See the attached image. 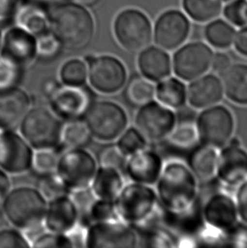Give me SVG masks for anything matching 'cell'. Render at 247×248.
Instances as JSON below:
<instances>
[{
    "label": "cell",
    "mask_w": 247,
    "mask_h": 248,
    "mask_svg": "<svg viewBox=\"0 0 247 248\" xmlns=\"http://www.w3.org/2000/svg\"><path fill=\"white\" fill-rule=\"evenodd\" d=\"M145 246L153 248H169L174 246L172 235L163 227H143Z\"/></svg>",
    "instance_id": "obj_44"
},
{
    "label": "cell",
    "mask_w": 247,
    "mask_h": 248,
    "mask_svg": "<svg viewBox=\"0 0 247 248\" xmlns=\"http://www.w3.org/2000/svg\"><path fill=\"white\" fill-rule=\"evenodd\" d=\"M161 223L171 235L191 238L202 232L205 225L201 206L198 200L181 210L170 211L161 208Z\"/></svg>",
    "instance_id": "obj_19"
},
{
    "label": "cell",
    "mask_w": 247,
    "mask_h": 248,
    "mask_svg": "<svg viewBox=\"0 0 247 248\" xmlns=\"http://www.w3.org/2000/svg\"><path fill=\"white\" fill-rule=\"evenodd\" d=\"M126 159L116 145L104 148L99 156L101 166L114 168L121 171L123 170Z\"/></svg>",
    "instance_id": "obj_48"
},
{
    "label": "cell",
    "mask_w": 247,
    "mask_h": 248,
    "mask_svg": "<svg viewBox=\"0 0 247 248\" xmlns=\"http://www.w3.org/2000/svg\"><path fill=\"white\" fill-rule=\"evenodd\" d=\"M176 123L175 112L154 99L140 106L135 116V127L147 142L167 139Z\"/></svg>",
    "instance_id": "obj_11"
},
{
    "label": "cell",
    "mask_w": 247,
    "mask_h": 248,
    "mask_svg": "<svg viewBox=\"0 0 247 248\" xmlns=\"http://www.w3.org/2000/svg\"><path fill=\"white\" fill-rule=\"evenodd\" d=\"M63 124L44 108H30L20 124V135L34 150L55 149L61 143Z\"/></svg>",
    "instance_id": "obj_5"
},
{
    "label": "cell",
    "mask_w": 247,
    "mask_h": 248,
    "mask_svg": "<svg viewBox=\"0 0 247 248\" xmlns=\"http://www.w3.org/2000/svg\"><path fill=\"white\" fill-rule=\"evenodd\" d=\"M31 247L37 248H73L70 239L66 235L51 232L38 235L34 239L33 242L31 243Z\"/></svg>",
    "instance_id": "obj_46"
},
{
    "label": "cell",
    "mask_w": 247,
    "mask_h": 248,
    "mask_svg": "<svg viewBox=\"0 0 247 248\" xmlns=\"http://www.w3.org/2000/svg\"><path fill=\"white\" fill-rule=\"evenodd\" d=\"M218 155V148L202 143L191 149L187 165L197 181H209L216 176Z\"/></svg>",
    "instance_id": "obj_26"
},
{
    "label": "cell",
    "mask_w": 247,
    "mask_h": 248,
    "mask_svg": "<svg viewBox=\"0 0 247 248\" xmlns=\"http://www.w3.org/2000/svg\"><path fill=\"white\" fill-rule=\"evenodd\" d=\"M33 148L12 130H0V169L7 174H21L32 167Z\"/></svg>",
    "instance_id": "obj_13"
},
{
    "label": "cell",
    "mask_w": 247,
    "mask_h": 248,
    "mask_svg": "<svg viewBox=\"0 0 247 248\" xmlns=\"http://www.w3.org/2000/svg\"><path fill=\"white\" fill-rule=\"evenodd\" d=\"M220 78L215 74L202 75L187 86V103L195 109H204L220 104L224 97Z\"/></svg>",
    "instance_id": "obj_22"
},
{
    "label": "cell",
    "mask_w": 247,
    "mask_h": 248,
    "mask_svg": "<svg viewBox=\"0 0 247 248\" xmlns=\"http://www.w3.org/2000/svg\"><path fill=\"white\" fill-rule=\"evenodd\" d=\"M15 20L16 26L36 37L50 31V14L38 3H22Z\"/></svg>",
    "instance_id": "obj_28"
},
{
    "label": "cell",
    "mask_w": 247,
    "mask_h": 248,
    "mask_svg": "<svg viewBox=\"0 0 247 248\" xmlns=\"http://www.w3.org/2000/svg\"><path fill=\"white\" fill-rule=\"evenodd\" d=\"M185 14L199 23L217 19L223 11L222 0H182Z\"/></svg>",
    "instance_id": "obj_31"
},
{
    "label": "cell",
    "mask_w": 247,
    "mask_h": 248,
    "mask_svg": "<svg viewBox=\"0 0 247 248\" xmlns=\"http://www.w3.org/2000/svg\"><path fill=\"white\" fill-rule=\"evenodd\" d=\"M85 120L92 138L104 142L116 141L129 124L123 107L112 101H98L91 104Z\"/></svg>",
    "instance_id": "obj_6"
},
{
    "label": "cell",
    "mask_w": 247,
    "mask_h": 248,
    "mask_svg": "<svg viewBox=\"0 0 247 248\" xmlns=\"http://www.w3.org/2000/svg\"><path fill=\"white\" fill-rule=\"evenodd\" d=\"M114 34L124 49L136 53L149 46L154 37V29L147 15L137 9H127L114 20Z\"/></svg>",
    "instance_id": "obj_9"
},
{
    "label": "cell",
    "mask_w": 247,
    "mask_h": 248,
    "mask_svg": "<svg viewBox=\"0 0 247 248\" xmlns=\"http://www.w3.org/2000/svg\"><path fill=\"white\" fill-rule=\"evenodd\" d=\"M48 202L44 223L48 232L65 235L78 225L80 215L70 196Z\"/></svg>",
    "instance_id": "obj_23"
},
{
    "label": "cell",
    "mask_w": 247,
    "mask_h": 248,
    "mask_svg": "<svg viewBox=\"0 0 247 248\" xmlns=\"http://www.w3.org/2000/svg\"><path fill=\"white\" fill-rule=\"evenodd\" d=\"M90 187L96 198L108 201H115L124 187L121 171L114 168L97 169Z\"/></svg>",
    "instance_id": "obj_29"
},
{
    "label": "cell",
    "mask_w": 247,
    "mask_h": 248,
    "mask_svg": "<svg viewBox=\"0 0 247 248\" xmlns=\"http://www.w3.org/2000/svg\"><path fill=\"white\" fill-rule=\"evenodd\" d=\"M221 77L224 96L234 104L247 106V64H231Z\"/></svg>",
    "instance_id": "obj_27"
},
{
    "label": "cell",
    "mask_w": 247,
    "mask_h": 248,
    "mask_svg": "<svg viewBox=\"0 0 247 248\" xmlns=\"http://www.w3.org/2000/svg\"><path fill=\"white\" fill-rule=\"evenodd\" d=\"M62 44L52 31L37 37V57L51 60L61 53Z\"/></svg>",
    "instance_id": "obj_42"
},
{
    "label": "cell",
    "mask_w": 247,
    "mask_h": 248,
    "mask_svg": "<svg viewBox=\"0 0 247 248\" xmlns=\"http://www.w3.org/2000/svg\"><path fill=\"white\" fill-rule=\"evenodd\" d=\"M216 176L229 186H237L247 178V152L232 138L219 152Z\"/></svg>",
    "instance_id": "obj_18"
},
{
    "label": "cell",
    "mask_w": 247,
    "mask_h": 248,
    "mask_svg": "<svg viewBox=\"0 0 247 248\" xmlns=\"http://www.w3.org/2000/svg\"><path fill=\"white\" fill-rule=\"evenodd\" d=\"M2 41H3V35H2V31L0 30V50H1V46H2Z\"/></svg>",
    "instance_id": "obj_58"
},
{
    "label": "cell",
    "mask_w": 247,
    "mask_h": 248,
    "mask_svg": "<svg viewBox=\"0 0 247 248\" xmlns=\"http://www.w3.org/2000/svg\"><path fill=\"white\" fill-rule=\"evenodd\" d=\"M199 141L214 148H223L233 138L234 119L230 108L222 104L201 110L196 121Z\"/></svg>",
    "instance_id": "obj_8"
},
{
    "label": "cell",
    "mask_w": 247,
    "mask_h": 248,
    "mask_svg": "<svg viewBox=\"0 0 247 248\" xmlns=\"http://www.w3.org/2000/svg\"><path fill=\"white\" fill-rule=\"evenodd\" d=\"M22 71L11 61L0 56V93L18 87Z\"/></svg>",
    "instance_id": "obj_39"
},
{
    "label": "cell",
    "mask_w": 247,
    "mask_h": 248,
    "mask_svg": "<svg viewBox=\"0 0 247 248\" xmlns=\"http://www.w3.org/2000/svg\"><path fill=\"white\" fill-rule=\"evenodd\" d=\"M88 67L86 61L72 59L66 61L60 71V78L64 86L83 87L87 83Z\"/></svg>",
    "instance_id": "obj_36"
},
{
    "label": "cell",
    "mask_w": 247,
    "mask_h": 248,
    "mask_svg": "<svg viewBox=\"0 0 247 248\" xmlns=\"http://www.w3.org/2000/svg\"><path fill=\"white\" fill-rule=\"evenodd\" d=\"M114 204L118 217L122 221L140 226L150 220L158 202L152 186L132 182L122 188Z\"/></svg>",
    "instance_id": "obj_4"
},
{
    "label": "cell",
    "mask_w": 247,
    "mask_h": 248,
    "mask_svg": "<svg viewBox=\"0 0 247 248\" xmlns=\"http://www.w3.org/2000/svg\"><path fill=\"white\" fill-rule=\"evenodd\" d=\"M164 167V162L157 153L145 148L128 157L124 168L130 181L136 183L154 186Z\"/></svg>",
    "instance_id": "obj_21"
},
{
    "label": "cell",
    "mask_w": 247,
    "mask_h": 248,
    "mask_svg": "<svg viewBox=\"0 0 247 248\" xmlns=\"http://www.w3.org/2000/svg\"><path fill=\"white\" fill-rule=\"evenodd\" d=\"M47 200L35 188L20 186L10 190L1 208L7 220L27 236L43 227Z\"/></svg>",
    "instance_id": "obj_3"
},
{
    "label": "cell",
    "mask_w": 247,
    "mask_h": 248,
    "mask_svg": "<svg viewBox=\"0 0 247 248\" xmlns=\"http://www.w3.org/2000/svg\"><path fill=\"white\" fill-rule=\"evenodd\" d=\"M223 2H226V3H228V2H230V1H231V0H222Z\"/></svg>",
    "instance_id": "obj_59"
},
{
    "label": "cell",
    "mask_w": 247,
    "mask_h": 248,
    "mask_svg": "<svg viewBox=\"0 0 247 248\" xmlns=\"http://www.w3.org/2000/svg\"><path fill=\"white\" fill-rule=\"evenodd\" d=\"M87 229L78 225L65 235L70 239L73 248H86Z\"/></svg>",
    "instance_id": "obj_53"
},
{
    "label": "cell",
    "mask_w": 247,
    "mask_h": 248,
    "mask_svg": "<svg viewBox=\"0 0 247 248\" xmlns=\"http://www.w3.org/2000/svg\"><path fill=\"white\" fill-rule=\"evenodd\" d=\"M190 27V20L184 12L179 10H166L155 22L154 42L164 50H176L187 40Z\"/></svg>",
    "instance_id": "obj_15"
},
{
    "label": "cell",
    "mask_w": 247,
    "mask_h": 248,
    "mask_svg": "<svg viewBox=\"0 0 247 248\" xmlns=\"http://www.w3.org/2000/svg\"><path fill=\"white\" fill-rule=\"evenodd\" d=\"M11 190V183L9 174L0 169V208L2 206L4 198Z\"/></svg>",
    "instance_id": "obj_55"
},
{
    "label": "cell",
    "mask_w": 247,
    "mask_h": 248,
    "mask_svg": "<svg viewBox=\"0 0 247 248\" xmlns=\"http://www.w3.org/2000/svg\"><path fill=\"white\" fill-rule=\"evenodd\" d=\"M70 198L76 205L77 210L79 212V215L87 216L88 218L91 207L97 199L93 190L90 189V187H87L71 191Z\"/></svg>",
    "instance_id": "obj_47"
},
{
    "label": "cell",
    "mask_w": 247,
    "mask_h": 248,
    "mask_svg": "<svg viewBox=\"0 0 247 248\" xmlns=\"http://www.w3.org/2000/svg\"><path fill=\"white\" fill-rule=\"evenodd\" d=\"M233 45L238 54L247 58V26L236 32Z\"/></svg>",
    "instance_id": "obj_54"
},
{
    "label": "cell",
    "mask_w": 247,
    "mask_h": 248,
    "mask_svg": "<svg viewBox=\"0 0 247 248\" xmlns=\"http://www.w3.org/2000/svg\"><path fill=\"white\" fill-rule=\"evenodd\" d=\"M237 186L234 200L236 205L238 217L242 223L247 225V178Z\"/></svg>",
    "instance_id": "obj_49"
},
{
    "label": "cell",
    "mask_w": 247,
    "mask_h": 248,
    "mask_svg": "<svg viewBox=\"0 0 247 248\" xmlns=\"http://www.w3.org/2000/svg\"><path fill=\"white\" fill-rule=\"evenodd\" d=\"M31 248V243L23 232L16 228L0 230V248Z\"/></svg>",
    "instance_id": "obj_45"
},
{
    "label": "cell",
    "mask_w": 247,
    "mask_h": 248,
    "mask_svg": "<svg viewBox=\"0 0 247 248\" xmlns=\"http://www.w3.org/2000/svg\"><path fill=\"white\" fill-rule=\"evenodd\" d=\"M37 190L47 201L64 196L69 191L56 175L55 172L43 174L37 183Z\"/></svg>",
    "instance_id": "obj_38"
},
{
    "label": "cell",
    "mask_w": 247,
    "mask_h": 248,
    "mask_svg": "<svg viewBox=\"0 0 247 248\" xmlns=\"http://www.w3.org/2000/svg\"><path fill=\"white\" fill-rule=\"evenodd\" d=\"M231 57L226 53L224 52H217L214 54L212 63H211V69L214 72L217 74L222 75L224 71H227L228 68L231 66Z\"/></svg>",
    "instance_id": "obj_52"
},
{
    "label": "cell",
    "mask_w": 247,
    "mask_h": 248,
    "mask_svg": "<svg viewBox=\"0 0 247 248\" xmlns=\"http://www.w3.org/2000/svg\"><path fill=\"white\" fill-rule=\"evenodd\" d=\"M214 54L212 47L201 41L183 44L173 56L172 71L176 78L190 82L210 70Z\"/></svg>",
    "instance_id": "obj_12"
},
{
    "label": "cell",
    "mask_w": 247,
    "mask_h": 248,
    "mask_svg": "<svg viewBox=\"0 0 247 248\" xmlns=\"http://www.w3.org/2000/svg\"><path fill=\"white\" fill-rule=\"evenodd\" d=\"M94 29L93 16L80 3H61L50 14V30L68 49L86 47L93 39Z\"/></svg>",
    "instance_id": "obj_2"
},
{
    "label": "cell",
    "mask_w": 247,
    "mask_h": 248,
    "mask_svg": "<svg viewBox=\"0 0 247 248\" xmlns=\"http://www.w3.org/2000/svg\"><path fill=\"white\" fill-rule=\"evenodd\" d=\"M236 31L234 26L223 19L211 20L204 29V37L212 47L227 49L234 43Z\"/></svg>",
    "instance_id": "obj_32"
},
{
    "label": "cell",
    "mask_w": 247,
    "mask_h": 248,
    "mask_svg": "<svg viewBox=\"0 0 247 248\" xmlns=\"http://www.w3.org/2000/svg\"><path fill=\"white\" fill-rule=\"evenodd\" d=\"M87 80L94 90L104 95L117 93L127 81L124 64L117 58L110 55L88 56Z\"/></svg>",
    "instance_id": "obj_10"
},
{
    "label": "cell",
    "mask_w": 247,
    "mask_h": 248,
    "mask_svg": "<svg viewBox=\"0 0 247 248\" xmlns=\"http://www.w3.org/2000/svg\"><path fill=\"white\" fill-rule=\"evenodd\" d=\"M170 143L181 149H190L199 142L196 124L193 121H178L168 137Z\"/></svg>",
    "instance_id": "obj_34"
},
{
    "label": "cell",
    "mask_w": 247,
    "mask_h": 248,
    "mask_svg": "<svg viewBox=\"0 0 247 248\" xmlns=\"http://www.w3.org/2000/svg\"><path fill=\"white\" fill-rule=\"evenodd\" d=\"M97 170V161L89 152L69 148L59 157L55 174L71 191L90 187Z\"/></svg>",
    "instance_id": "obj_7"
},
{
    "label": "cell",
    "mask_w": 247,
    "mask_h": 248,
    "mask_svg": "<svg viewBox=\"0 0 247 248\" xmlns=\"http://www.w3.org/2000/svg\"><path fill=\"white\" fill-rule=\"evenodd\" d=\"M137 65L142 77L157 83L172 73V59L158 46H147L140 51Z\"/></svg>",
    "instance_id": "obj_25"
},
{
    "label": "cell",
    "mask_w": 247,
    "mask_h": 248,
    "mask_svg": "<svg viewBox=\"0 0 247 248\" xmlns=\"http://www.w3.org/2000/svg\"><path fill=\"white\" fill-rule=\"evenodd\" d=\"M36 1H38V2H47V3H57V2H60L61 0H36Z\"/></svg>",
    "instance_id": "obj_57"
},
{
    "label": "cell",
    "mask_w": 247,
    "mask_h": 248,
    "mask_svg": "<svg viewBox=\"0 0 247 248\" xmlns=\"http://www.w3.org/2000/svg\"><path fill=\"white\" fill-rule=\"evenodd\" d=\"M138 236L133 229L119 219L93 223L87 229L86 248H136Z\"/></svg>",
    "instance_id": "obj_14"
},
{
    "label": "cell",
    "mask_w": 247,
    "mask_h": 248,
    "mask_svg": "<svg viewBox=\"0 0 247 248\" xmlns=\"http://www.w3.org/2000/svg\"><path fill=\"white\" fill-rule=\"evenodd\" d=\"M88 218L93 223L119 219L114 201L96 199L91 207Z\"/></svg>",
    "instance_id": "obj_43"
},
{
    "label": "cell",
    "mask_w": 247,
    "mask_h": 248,
    "mask_svg": "<svg viewBox=\"0 0 247 248\" xmlns=\"http://www.w3.org/2000/svg\"><path fill=\"white\" fill-rule=\"evenodd\" d=\"M158 206L175 211L187 208L197 200L198 181L183 162H168L164 165L156 182Z\"/></svg>",
    "instance_id": "obj_1"
},
{
    "label": "cell",
    "mask_w": 247,
    "mask_h": 248,
    "mask_svg": "<svg viewBox=\"0 0 247 248\" xmlns=\"http://www.w3.org/2000/svg\"><path fill=\"white\" fill-rule=\"evenodd\" d=\"M22 0H0V23L15 19Z\"/></svg>",
    "instance_id": "obj_51"
},
{
    "label": "cell",
    "mask_w": 247,
    "mask_h": 248,
    "mask_svg": "<svg viewBox=\"0 0 247 248\" xmlns=\"http://www.w3.org/2000/svg\"><path fill=\"white\" fill-rule=\"evenodd\" d=\"M92 135L85 121H69L63 124L61 143L68 148H82L89 143Z\"/></svg>",
    "instance_id": "obj_33"
},
{
    "label": "cell",
    "mask_w": 247,
    "mask_h": 248,
    "mask_svg": "<svg viewBox=\"0 0 247 248\" xmlns=\"http://www.w3.org/2000/svg\"><path fill=\"white\" fill-rule=\"evenodd\" d=\"M228 245L237 248H247V225H237L226 234Z\"/></svg>",
    "instance_id": "obj_50"
},
{
    "label": "cell",
    "mask_w": 247,
    "mask_h": 248,
    "mask_svg": "<svg viewBox=\"0 0 247 248\" xmlns=\"http://www.w3.org/2000/svg\"><path fill=\"white\" fill-rule=\"evenodd\" d=\"M77 3H80L84 6H92L94 5L99 1V0H75Z\"/></svg>",
    "instance_id": "obj_56"
},
{
    "label": "cell",
    "mask_w": 247,
    "mask_h": 248,
    "mask_svg": "<svg viewBox=\"0 0 247 248\" xmlns=\"http://www.w3.org/2000/svg\"><path fill=\"white\" fill-rule=\"evenodd\" d=\"M156 100L173 110H180L187 103V86L176 77H168L155 86Z\"/></svg>",
    "instance_id": "obj_30"
},
{
    "label": "cell",
    "mask_w": 247,
    "mask_h": 248,
    "mask_svg": "<svg viewBox=\"0 0 247 248\" xmlns=\"http://www.w3.org/2000/svg\"><path fill=\"white\" fill-rule=\"evenodd\" d=\"M59 155L54 149L35 150L32 159V167L39 174L54 173L57 167Z\"/></svg>",
    "instance_id": "obj_41"
},
{
    "label": "cell",
    "mask_w": 247,
    "mask_h": 248,
    "mask_svg": "<svg viewBox=\"0 0 247 248\" xmlns=\"http://www.w3.org/2000/svg\"><path fill=\"white\" fill-rule=\"evenodd\" d=\"M126 97L128 101L137 106H141L155 97V84L142 76L135 77L127 85Z\"/></svg>",
    "instance_id": "obj_35"
},
{
    "label": "cell",
    "mask_w": 247,
    "mask_h": 248,
    "mask_svg": "<svg viewBox=\"0 0 247 248\" xmlns=\"http://www.w3.org/2000/svg\"><path fill=\"white\" fill-rule=\"evenodd\" d=\"M205 225L226 234L238 224L236 205L229 195L217 192L212 195L201 207Z\"/></svg>",
    "instance_id": "obj_20"
},
{
    "label": "cell",
    "mask_w": 247,
    "mask_h": 248,
    "mask_svg": "<svg viewBox=\"0 0 247 248\" xmlns=\"http://www.w3.org/2000/svg\"><path fill=\"white\" fill-rule=\"evenodd\" d=\"M51 111L62 120H79L90 107V95L82 87L60 85L47 97Z\"/></svg>",
    "instance_id": "obj_17"
},
{
    "label": "cell",
    "mask_w": 247,
    "mask_h": 248,
    "mask_svg": "<svg viewBox=\"0 0 247 248\" xmlns=\"http://www.w3.org/2000/svg\"><path fill=\"white\" fill-rule=\"evenodd\" d=\"M0 56L25 70L30 67L37 58V37L15 26L4 34Z\"/></svg>",
    "instance_id": "obj_16"
},
{
    "label": "cell",
    "mask_w": 247,
    "mask_h": 248,
    "mask_svg": "<svg viewBox=\"0 0 247 248\" xmlns=\"http://www.w3.org/2000/svg\"><path fill=\"white\" fill-rule=\"evenodd\" d=\"M117 140L116 146L126 158L147 148V140L136 127H127Z\"/></svg>",
    "instance_id": "obj_37"
},
{
    "label": "cell",
    "mask_w": 247,
    "mask_h": 248,
    "mask_svg": "<svg viewBox=\"0 0 247 248\" xmlns=\"http://www.w3.org/2000/svg\"><path fill=\"white\" fill-rule=\"evenodd\" d=\"M224 19L235 27L247 26V0H231L223 8Z\"/></svg>",
    "instance_id": "obj_40"
},
{
    "label": "cell",
    "mask_w": 247,
    "mask_h": 248,
    "mask_svg": "<svg viewBox=\"0 0 247 248\" xmlns=\"http://www.w3.org/2000/svg\"><path fill=\"white\" fill-rule=\"evenodd\" d=\"M31 104L29 95L19 87L0 93V130H13L20 125Z\"/></svg>",
    "instance_id": "obj_24"
}]
</instances>
